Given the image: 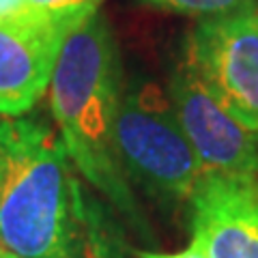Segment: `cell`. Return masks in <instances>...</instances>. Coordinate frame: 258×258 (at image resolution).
Listing matches in <instances>:
<instances>
[{
  "mask_svg": "<svg viewBox=\"0 0 258 258\" xmlns=\"http://www.w3.org/2000/svg\"><path fill=\"white\" fill-rule=\"evenodd\" d=\"M166 93L205 174H258V134L222 106L189 62H179Z\"/></svg>",
  "mask_w": 258,
  "mask_h": 258,
  "instance_id": "5",
  "label": "cell"
},
{
  "mask_svg": "<svg viewBox=\"0 0 258 258\" xmlns=\"http://www.w3.org/2000/svg\"><path fill=\"white\" fill-rule=\"evenodd\" d=\"M140 3H147L164 11L191 15V18L198 20L256 9V0H140Z\"/></svg>",
  "mask_w": 258,
  "mask_h": 258,
  "instance_id": "8",
  "label": "cell"
},
{
  "mask_svg": "<svg viewBox=\"0 0 258 258\" xmlns=\"http://www.w3.org/2000/svg\"><path fill=\"white\" fill-rule=\"evenodd\" d=\"M114 149L129 185L166 207L189 203L205 174L170 97L147 78H132L123 84Z\"/></svg>",
  "mask_w": 258,
  "mask_h": 258,
  "instance_id": "3",
  "label": "cell"
},
{
  "mask_svg": "<svg viewBox=\"0 0 258 258\" xmlns=\"http://www.w3.org/2000/svg\"><path fill=\"white\" fill-rule=\"evenodd\" d=\"M136 258H211L209 256V247L207 241L203 237V232L191 228V241L189 245L181 249V252H149V249H136L134 252Z\"/></svg>",
  "mask_w": 258,
  "mask_h": 258,
  "instance_id": "10",
  "label": "cell"
},
{
  "mask_svg": "<svg viewBox=\"0 0 258 258\" xmlns=\"http://www.w3.org/2000/svg\"><path fill=\"white\" fill-rule=\"evenodd\" d=\"M80 24L47 13L0 22V116H24L37 106L50 86L62 41Z\"/></svg>",
  "mask_w": 258,
  "mask_h": 258,
  "instance_id": "6",
  "label": "cell"
},
{
  "mask_svg": "<svg viewBox=\"0 0 258 258\" xmlns=\"http://www.w3.org/2000/svg\"><path fill=\"white\" fill-rule=\"evenodd\" d=\"M0 258H20V256H15V254H11L9 249H5V247H0Z\"/></svg>",
  "mask_w": 258,
  "mask_h": 258,
  "instance_id": "12",
  "label": "cell"
},
{
  "mask_svg": "<svg viewBox=\"0 0 258 258\" xmlns=\"http://www.w3.org/2000/svg\"><path fill=\"white\" fill-rule=\"evenodd\" d=\"M189 207L211 258H258V174H203Z\"/></svg>",
  "mask_w": 258,
  "mask_h": 258,
  "instance_id": "7",
  "label": "cell"
},
{
  "mask_svg": "<svg viewBox=\"0 0 258 258\" xmlns=\"http://www.w3.org/2000/svg\"><path fill=\"white\" fill-rule=\"evenodd\" d=\"M183 60L239 123L258 134V7L198 20Z\"/></svg>",
  "mask_w": 258,
  "mask_h": 258,
  "instance_id": "4",
  "label": "cell"
},
{
  "mask_svg": "<svg viewBox=\"0 0 258 258\" xmlns=\"http://www.w3.org/2000/svg\"><path fill=\"white\" fill-rule=\"evenodd\" d=\"M103 0H30V5L37 11L56 15V18H67L76 22L88 20L93 13L99 11Z\"/></svg>",
  "mask_w": 258,
  "mask_h": 258,
  "instance_id": "9",
  "label": "cell"
},
{
  "mask_svg": "<svg viewBox=\"0 0 258 258\" xmlns=\"http://www.w3.org/2000/svg\"><path fill=\"white\" fill-rule=\"evenodd\" d=\"M0 247L20 258L116 256L106 213L41 118L0 116Z\"/></svg>",
  "mask_w": 258,
  "mask_h": 258,
  "instance_id": "1",
  "label": "cell"
},
{
  "mask_svg": "<svg viewBox=\"0 0 258 258\" xmlns=\"http://www.w3.org/2000/svg\"><path fill=\"white\" fill-rule=\"evenodd\" d=\"M41 11H37L30 5V0H0V22H13L32 18Z\"/></svg>",
  "mask_w": 258,
  "mask_h": 258,
  "instance_id": "11",
  "label": "cell"
},
{
  "mask_svg": "<svg viewBox=\"0 0 258 258\" xmlns=\"http://www.w3.org/2000/svg\"><path fill=\"white\" fill-rule=\"evenodd\" d=\"M120 93L123 67L118 45L108 20L97 11L60 45L50 80V108L76 170L103 194L136 235L151 241V228L114 149Z\"/></svg>",
  "mask_w": 258,
  "mask_h": 258,
  "instance_id": "2",
  "label": "cell"
}]
</instances>
